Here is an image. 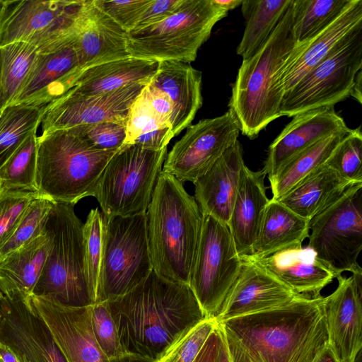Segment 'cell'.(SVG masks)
Masks as SVG:
<instances>
[{
  "label": "cell",
  "mask_w": 362,
  "mask_h": 362,
  "mask_svg": "<svg viewBox=\"0 0 362 362\" xmlns=\"http://www.w3.org/2000/svg\"><path fill=\"white\" fill-rule=\"evenodd\" d=\"M182 183L162 170L146 212V232L153 270L168 280L188 284L202 213Z\"/></svg>",
  "instance_id": "cell-3"
},
{
  "label": "cell",
  "mask_w": 362,
  "mask_h": 362,
  "mask_svg": "<svg viewBox=\"0 0 362 362\" xmlns=\"http://www.w3.org/2000/svg\"><path fill=\"white\" fill-rule=\"evenodd\" d=\"M362 69V21L349 30L326 57L285 93L281 116L293 117L310 110L334 106L350 95Z\"/></svg>",
  "instance_id": "cell-10"
},
{
  "label": "cell",
  "mask_w": 362,
  "mask_h": 362,
  "mask_svg": "<svg viewBox=\"0 0 362 362\" xmlns=\"http://www.w3.org/2000/svg\"><path fill=\"white\" fill-rule=\"evenodd\" d=\"M228 12L213 0H184L166 19L128 34L130 56L158 62L190 63L209 39L217 22Z\"/></svg>",
  "instance_id": "cell-7"
},
{
  "label": "cell",
  "mask_w": 362,
  "mask_h": 362,
  "mask_svg": "<svg viewBox=\"0 0 362 362\" xmlns=\"http://www.w3.org/2000/svg\"><path fill=\"white\" fill-rule=\"evenodd\" d=\"M225 341L231 362H250L247 357L239 349L226 339Z\"/></svg>",
  "instance_id": "cell-53"
},
{
  "label": "cell",
  "mask_w": 362,
  "mask_h": 362,
  "mask_svg": "<svg viewBox=\"0 0 362 362\" xmlns=\"http://www.w3.org/2000/svg\"><path fill=\"white\" fill-rule=\"evenodd\" d=\"M202 72L189 63L163 61L149 81L165 93L173 104L170 123L174 136L191 124L202 105Z\"/></svg>",
  "instance_id": "cell-28"
},
{
  "label": "cell",
  "mask_w": 362,
  "mask_h": 362,
  "mask_svg": "<svg viewBox=\"0 0 362 362\" xmlns=\"http://www.w3.org/2000/svg\"><path fill=\"white\" fill-rule=\"evenodd\" d=\"M184 0H152L134 30L156 24L173 15Z\"/></svg>",
  "instance_id": "cell-47"
},
{
  "label": "cell",
  "mask_w": 362,
  "mask_h": 362,
  "mask_svg": "<svg viewBox=\"0 0 362 362\" xmlns=\"http://www.w3.org/2000/svg\"><path fill=\"white\" fill-rule=\"evenodd\" d=\"M214 2L221 8L226 11L234 9L241 6L243 0H213Z\"/></svg>",
  "instance_id": "cell-55"
},
{
  "label": "cell",
  "mask_w": 362,
  "mask_h": 362,
  "mask_svg": "<svg viewBox=\"0 0 362 362\" xmlns=\"http://www.w3.org/2000/svg\"><path fill=\"white\" fill-rule=\"evenodd\" d=\"M245 165L243 147L238 140L194 182V197L203 214L228 224Z\"/></svg>",
  "instance_id": "cell-24"
},
{
  "label": "cell",
  "mask_w": 362,
  "mask_h": 362,
  "mask_svg": "<svg viewBox=\"0 0 362 362\" xmlns=\"http://www.w3.org/2000/svg\"><path fill=\"white\" fill-rule=\"evenodd\" d=\"M292 0H243L241 11L245 28L237 54L247 59L270 36Z\"/></svg>",
  "instance_id": "cell-33"
},
{
  "label": "cell",
  "mask_w": 362,
  "mask_h": 362,
  "mask_svg": "<svg viewBox=\"0 0 362 362\" xmlns=\"http://www.w3.org/2000/svg\"><path fill=\"white\" fill-rule=\"evenodd\" d=\"M349 129L334 106L298 114L269 146L262 170L270 177L298 153L330 135Z\"/></svg>",
  "instance_id": "cell-21"
},
{
  "label": "cell",
  "mask_w": 362,
  "mask_h": 362,
  "mask_svg": "<svg viewBox=\"0 0 362 362\" xmlns=\"http://www.w3.org/2000/svg\"><path fill=\"white\" fill-rule=\"evenodd\" d=\"M126 120L105 121L93 124L71 128L83 136L94 148L104 150H119L125 141Z\"/></svg>",
  "instance_id": "cell-45"
},
{
  "label": "cell",
  "mask_w": 362,
  "mask_h": 362,
  "mask_svg": "<svg viewBox=\"0 0 362 362\" xmlns=\"http://www.w3.org/2000/svg\"><path fill=\"white\" fill-rule=\"evenodd\" d=\"M309 242L317 257L335 274L361 272L362 183L350 186L332 204L309 222Z\"/></svg>",
  "instance_id": "cell-12"
},
{
  "label": "cell",
  "mask_w": 362,
  "mask_h": 362,
  "mask_svg": "<svg viewBox=\"0 0 362 362\" xmlns=\"http://www.w3.org/2000/svg\"><path fill=\"white\" fill-rule=\"evenodd\" d=\"M54 204L40 195L31 200L11 236L0 249V259L32 241L44 231Z\"/></svg>",
  "instance_id": "cell-39"
},
{
  "label": "cell",
  "mask_w": 362,
  "mask_h": 362,
  "mask_svg": "<svg viewBox=\"0 0 362 362\" xmlns=\"http://www.w3.org/2000/svg\"><path fill=\"white\" fill-rule=\"evenodd\" d=\"M37 131L33 132L0 168V185L8 189L37 192Z\"/></svg>",
  "instance_id": "cell-38"
},
{
  "label": "cell",
  "mask_w": 362,
  "mask_h": 362,
  "mask_svg": "<svg viewBox=\"0 0 362 362\" xmlns=\"http://www.w3.org/2000/svg\"><path fill=\"white\" fill-rule=\"evenodd\" d=\"M74 206L54 203L46 229L52 237L49 253L33 295L47 296L72 307L93 305L86 276L83 223Z\"/></svg>",
  "instance_id": "cell-6"
},
{
  "label": "cell",
  "mask_w": 362,
  "mask_h": 362,
  "mask_svg": "<svg viewBox=\"0 0 362 362\" xmlns=\"http://www.w3.org/2000/svg\"><path fill=\"white\" fill-rule=\"evenodd\" d=\"M346 133L330 135L286 161L272 176L268 177L272 192V199L279 201L325 165Z\"/></svg>",
  "instance_id": "cell-32"
},
{
  "label": "cell",
  "mask_w": 362,
  "mask_h": 362,
  "mask_svg": "<svg viewBox=\"0 0 362 362\" xmlns=\"http://www.w3.org/2000/svg\"><path fill=\"white\" fill-rule=\"evenodd\" d=\"M84 0H4L0 4V47L15 42L52 51L71 40Z\"/></svg>",
  "instance_id": "cell-11"
},
{
  "label": "cell",
  "mask_w": 362,
  "mask_h": 362,
  "mask_svg": "<svg viewBox=\"0 0 362 362\" xmlns=\"http://www.w3.org/2000/svg\"><path fill=\"white\" fill-rule=\"evenodd\" d=\"M146 84L131 83L91 97L62 96L46 105L40 123L42 134L105 121L126 120L131 105Z\"/></svg>",
  "instance_id": "cell-16"
},
{
  "label": "cell",
  "mask_w": 362,
  "mask_h": 362,
  "mask_svg": "<svg viewBox=\"0 0 362 362\" xmlns=\"http://www.w3.org/2000/svg\"><path fill=\"white\" fill-rule=\"evenodd\" d=\"M127 33L94 0H84L74 36L79 68L129 57Z\"/></svg>",
  "instance_id": "cell-20"
},
{
  "label": "cell",
  "mask_w": 362,
  "mask_h": 362,
  "mask_svg": "<svg viewBox=\"0 0 362 362\" xmlns=\"http://www.w3.org/2000/svg\"><path fill=\"white\" fill-rule=\"evenodd\" d=\"M362 133L361 126L349 129L326 162L344 179L362 183Z\"/></svg>",
  "instance_id": "cell-41"
},
{
  "label": "cell",
  "mask_w": 362,
  "mask_h": 362,
  "mask_svg": "<svg viewBox=\"0 0 362 362\" xmlns=\"http://www.w3.org/2000/svg\"><path fill=\"white\" fill-rule=\"evenodd\" d=\"M1 0H0V4H1Z\"/></svg>",
  "instance_id": "cell-59"
},
{
  "label": "cell",
  "mask_w": 362,
  "mask_h": 362,
  "mask_svg": "<svg viewBox=\"0 0 362 362\" xmlns=\"http://www.w3.org/2000/svg\"><path fill=\"white\" fill-rule=\"evenodd\" d=\"M142 92L158 116L171 124L173 104L166 93L149 83L144 86Z\"/></svg>",
  "instance_id": "cell-48"
},
{
  "label": "cell",
  "mask_w": 362,
  "mask_h": 362,
  "mask_svg": "<svg viewBox=\"0 0 362 362\" xmlns=\"http://www.w3.org/2000/svg\"><path fill=\"white\" fill-rule=\"evenodd\" d=\"M37 145V192L72 205L94 197L107 164L119 151L95 148L71 129L42 134Z\"/></svg>",
  "instance_id": "cell-5"
},
{
  "label": "cell",
  "mask_w": 362,
  "mask_h": 362,
  "mask_svg": "<svg viewBox=\"0 0 362 362\" xmlns=\"http://www.w3.org/2000/svg\"><path fill=\"white\" fill-rule=\"evenodd\" d=\"M110 362H155L153 360L143 358L141 356L131 355V354H124L119 357L115 358L110 360Z\"/></svg>",
  "instance_id": "cell-54"
},
{
  "label": "cell",
  "mask_w": 362,
  "mask_h": 362,
  "mask_svg": "<svg viewBox=\"0 0 362 362\" xmlns=\"http://www.w3.org/2000/svg\"><path fill=\"white\" fill-rule=\"evenodd\" d=\"M1 296H2V293H1V291H0V302H1ZM0 317H1V311H0Z\"/></svg>",
  "instance_id": "cell-57"
},
{
  "label": "cell",
  "mask_w": 362,
  "mask_h": 362,
  "mask_svg": "<svg viewBox=\"0 0 362 362\" xmlns=\"http://www.w3.org/2000/svg\"><path fill=\"white\" fill-rule=\"evenodd\" d=\"M37 192L8 189L0 185V249L13 233Z\"/></svg>",
  "instance_id": "cell-44"
},
{
  "label": "cell",
  "mask_w": 362,
  "mask_h": 362,
  "mask_svg": "<svg viewBox=\"0 0 362 362\" xmlns=\"http://www.w3.org/2000/svg\"><path fill=\"white\" fill-rule=\"evenodd\" d=\"M362 21V0H353L349 7L309 42L298 45L279 69L278 90L284 95L329 53L335 45Z\"/></svg>",
  "instance_id": "cell-25"
},
{
  "label": "cell",
  "mask_w": 362,
  "mask_h": 362,
  "mask_svg": "<svg viewBox=\"0 0 362 362\" xmlns=\"http://www.w3.org/2000/svg\"><path fill=\"white\" fill-rule=\"evenodd\" d=\"M158 65L156 61L129 56L86 68H76L69 75L66 93L62 96L91 97L131 83H148Z\"/></svg>",
  "instance_id": "cell-23"
},
{
  "label": "cell",
  "mask_w": 362,
  "mask_h": 362,
  "mask_svg": "<svg viewBox=\"0 0 362 362\" xmlns=\"http://www.w3.org/2000/svg\"><path fill=\"white\" fill-rule=\"evenodd\" d=\"M0 311V342L23 362H67L29 297L2 294Z\"/></svg>",
  "instance_id": "cell-15"
},
{
  "label": "cell",
  "mask_w": 362,
  "mask_h": 362,
  "mask_svg": "<svg viewBox=\"0 0 362 362\" xmlns=\"http://www.w3.org/2000/svg\"><path fill=\"white\" fill-rule=\"evenodd\" d=\"M220 341L218 327L211 333L194 362H215Z\"/></svg>",
  "instance_id": "cell-49"
},
{
  "label": "cell",
  "mask_w": 362,
  "mask_h": 362,
  "mask_svg": "<svg viewBox=\"0 0 362 362\" xmlns=\"http://www.w3.org/2000/svg\"><path fill=\"white\" fill-rule=\"evenodd\" d=\"M352 185L325 164L279 201L310 221L336 202Z\"/></svg>",
  "instance_id": "cell-30"
},
{
  "label": "cell",
  "mask_w": 362,
  "mask_h": 362,
  "mask_svg": "<svg viewBox=\"0 0 362 362\" xmlns=\"http://www.w3.org/2000/svg\"><path fill=\"white\" fill-rule=\"evenodd\" d=\"M90 320L95 340L105 355L110 360L125 354L107 301L90 305Z\"/></svg>",
  "instance_id": "cell-43"
},
{
  "label": "cell",
  "mask_w": 362,
  "mask_h": 362,
  "mask_svg": "<svg viewBox=\"0 0 362 362\" xmlns=\"http://www.w3.org/2000/svg\"><path fill=\"white\" fill-rule=\"evenodd\" d=\"M362 69L359 70L356 74L353 85L351 88L350 95L361 104L362 102Z\"/></svg>",
  "instance_id": "cell-51"
},
{
  "label": "cell",
  "mask_w": 362,
  "mask_h": 362,
  "mask_svg": "<svg viewBox=\"0 0 362 362\" xmlns=\"http://www.w3.org/2000/svg\"><path fill=\"white\" fill-rule=\"evenodd\" d=\"M215 317L218 322L284 305L296 296L291 288L249 256Z\"/></svg>",
  "instance_id": "cell-19"
},
{
  "label": "cell",
  "mask_w": 362,
  "mask_h": 362,
  "mask_svg": "<svg viewBox=\"0 0 362 362\" xmlns=\"http://www.w3.org/2000/svg\"><path fill=\"white\" fill-rule=\"evenodd\" d=\"M266 174L253 171L245 165L239 180L229 221L227 224L240 256H250L257 239L269 199L264 185Z\"/></svg>",
  "instance_id": "cell-26"
},
{
  "label": "cell",
  "mask_w": 362,
  "mask_h": 362,
  "mask_svg": "<svg viewBox=\"0 0 362 362\" xmlns=\"http://www.w3.org/2000/svg\"><path fill=\"white\" fill-rule=\"evenodd\" d=\"M39 53L32 45L15 42L0 47V110L19 92Z\"/></svg>",
  "instance_id": "cell-36"
},
{
  "label": "cell",
  "mask_w": 362,
  "mask_h": 362,
  "mask_svg": "<svg viewBox=\"0 0 362 362\" xmlns=\"http://www.w3.org/2000/svg\"><path fill=\"white\" fill-rule=\"evenodd\" d=\"M125 129L126 138L122 146L136 144L159 151L166 148L175 136L171 124L158 116L142 90L130 106Z\"/></svg>",
  "instance_id": "cell-34"
},
{
  "label": "cell",
  "mask_w": 362,
  "mask_h": 362,
  "mask_svg": "<svg viewBox=\"0 0 362 362\" xmlns=\"http://www.w3.org/2000/svg\"><path fill=\"white\" fill-rule=\"evenodd\" d=\"M337 279V288L324 298L327 345L338 362H356L362 347V272Z\"/></svg>",
  "instance_id": "cell-18"
},
{
  "label": "cell",
  "mask_w": 362,
  "mask_h": 362,
  "mask_svg": "<svg viewBox=\"0 0 362 362\" xmlns=\"http://www.w3.org/2000/svg\"><path fill=\"white\" fill-rule=\"evenodd\" d=\"M0 362H4L2 358H1V356H0Z\"/></svg>",
  "instance_id": "cell-58"
},
{
  "label": "cell",
  "mask_w": 362,
  "mask_h": 362,
  "mask_svg": "<svg viewBox=\"0 0 362 362\" xmlns=\"http://www.w3.org/2000/svg\"><path fill=\"white\" fill-rule=\"evenodd\" d=\"M240 132L229 110L221 116L189 125L167 154L162 170L182 182L194 183L238 140Z\"/></svg>",
  "instance_id": "cell-14"
},
{
  "label": "cell",
  "mask_w": 362,
  "mask_h": 362,
  "mask_svg": "<svg viewBox=\"0 0 362 362\" xmlns=\"http://www.w3.org/2000/svg\"><path fill=\"white\" fill-rule=\"evenodd\" d=\"M353 0H293V35L297 45L309 42L329 26Z\"/></svg>",
  "instance_id": "cell-35"
},
{
  "label": "cell",
  "mask_w": 362,
  "mask_h": 362,
  "mask_svg": "<svg viewBox=\"0 0 362 362\" xmlns=\"http://www.w3.org/2000/svg\"><path fill=\"white\" fill-rule=\"evenodd\" d=\"M29 299L67 362H110L95 340L90 305L68 306L52 298L35 295Z\"/></svg>",
  "instance_id": "cell-17"
},
{
  "label": "cell",
  "mask_w": 362,
  "mask_h": 362,
  "mask_svg": "<svg viewBox=\"0 0 362 362\" xmlns=\"http://www.w3.org/2000/svg\"><path fill=\"white\" fill-rule=\"evenodd\" d=\"M104 217V216H103ZM102 260L95 303L127 293L153 270L146 213L105 218Z\"/></svg>",
  "instance_id": "cell-9"
},
{
  "label": "cell",
  "mask_w": 362,
  "mask_h": 362,
  "mask_svg": "<svg viewBox=\"0 0 362 362\" xmlns=\"http://www.w3.org/2000/svg\"><path fill=\"white\" fill-rule=\"evenodd\" d=\"M96 6L112 18L127 33L137 25L152 0H94Z\"/></svg>",
  "instance_id": "cell-46"
},
{
  "label": "cell",
  "mask_w": 362,
  "mask_h": 362,
  "mask_svg": "<svg viewBox=\"0 0 362 362\" xmlns=\"http://www.w3.org/2000/svg\"><path fill=\"white\" fill-rule=\"evenodd\" d=\"M217 325L215 317L199 322L180 335L155 362H194Z\"/></svg>",
  "instance_id": "cell-42"
},
{
  "label": "cell",
  "mask_w": 362,
  "mask_h": 362,
  "mask_svg": "<svg viewBox=\"0 0 362 362\" xmlns=\"http://www.w3.org/2000/svg\"><path fill=\"white\" fill-rule=\"evenodd\" d=\"M79 65L74 37L52 51L39 52L10 105L45 107L65 93L68 76Z\"/></svg>",
  "instance_id": "cell-22"
},
{
  "label": "cell",
  "mask_w": 362,
  "mask_h": 362,
  "mask_svg": "<svg viewBox=\"0 0 362 362\" xmlns=\"http://www.w3.org/2000/svg\"><path fill=\"white\" fill-rule=\"evenodd\" d=\"M250 257L298 295L320 296L321 290L336 278L308 246L288 247L259 259Z\"/></svg>",
  "instance_id": "cell-27"
},
{
  "label": "cell",
  "mask_w": 362,
  "mask_h": 362,
  "mask_svg": "<svg viewBox=\"0 0 362 362\" xmlns=\"http://www.w3.org/2000/svg\"><path fill=\"white\" fill-rule=\"evenodd\" d=\"M166 156L167 147L122 146L109 160L95 192L103 216L146 213Z\"/></svg>",
  "instance_id": "cell-8"
},
{
  "label": "cell",
  "mask_w": 362,
  "mask_h": 362,
  "mask_svg": "<svg viewBox=\"0 0 362 362\" xmlns=\"http://www.w3.org/2000/svg\"><path fill=\"white\" fill-rule=\"evenodd\" d=\"M51 242V235L45 227L39 236L0 259V291L4 296L28 298L33 295Z\"/></svg>",
  "instance_id": "cell-29"
},
{
  "label": "cell",
  "mask_w": 362,
  "mask_h": 362,
  "mask_svg": "<svg viewBox=\"0 0 362 362\" xmlns=\"http://www.w3.org/2000/svg\"><path fill=\"white\" fill-rule=\"evenodd\" d=\"M324 298L299 295L279 308L217 322L250 362H317L327 346Z\"/></svg>",
  "instance_id": "cell-2"
},
{
  "label": "cell",
  "mask_w": 362,
  "mask_h": 362,
  "mask_svg": "<svg viewBox=\"0 0 362 362\" xmlns=\"http://www.w3.org/2000/svg\"><path fill=\"white\" fill-rule=\"evenodd\" d=\"M46 107V106H45ZM45 107L15 104L0 113V168L40 125Z\"/></svg>",
  "instance_id": "cell-37"
},
{
  "label": "cell",
  "mask_w": 362,
  "mask_h": 362,
  "mask_svg": "<svg viewBox=\"0 0 362 362\" xmlns=\"http://www.w3.org/2000/svg\"><path fill=\"white\" fill-rule=\"evenodd\" d=\"M242 259L228 226L202 214L189 286L206 317H215L235 282Z\"/></svg>",
  "instance_id": "cell-13"
},
{
  "label": "cell",
  "mask_w": 362,
  "mask_h": 362,
  "mask_svg": "<svg viewBox=\"0 0 362 362\" xmlns=\"http://www.w3.org/2000/svg\"><path fill=\"white\" fill-rule=\"evenodd\" d=\"M218 330L220 333V341L215 362H231L224 337L219 327Z\"/></svg>",
  "instance_id": "cell-52"
},
{
  "label": "cell",
  "mask_w": 362,
  "mask_h": 362,
  "mask_svg": "<svg viewBox=\"0 0 362 362\" xmlns=\"http://www.w3.org/2000/svg\"><path fill=\"white\" fill-rule=\"evenodd\" d=\"M0 356L4 362H23L11 347L0 342Z\"/></svg>",
  "instance_id": "cell-50"
},
{
  "label": "cell",
  "mask_w": 362,
  "mask_h": 362,
  "mask_svg": "<svg viewBox=\"0 0 362 362\" xmlns=\"http://www.w3.org/2000/svg\"><path fill=\"white\" fill-rule=\"evenodd\" d=\"M104 217L98 208L90 211L83 223L86 276L93 304L95 303L102 260Z\"/></svg>",
  "instance_id": "cell-40"
},
{
  "label": "cell",
  "mask_w": 362,
  "mask_h": 362,
  "mask_svg": "<svg viewBox=\"0 0 362 362\" xmlns=\"http://www.w3.org/2000/svg\"><path fill=\"white\" fill-rule=\"evenodd\" d=\"M293 0L270 36L247 59H243L232 86L229 110L240 131L250 139L281 117L284 95L276 85V75L298 45L293 35Z\"/></svg>",
  "instance_id": "cell-4"
},
{
  "label": "cell",
  "mask_w": 362,
  "mask_h": 362,
  "mask_svg": "<svg viewBox=\"0 0 362 362\" xmlns=\"http://www.w3.org/2000/svg\"><path fill=\"white\" fill-rule=\"evenodd\" d=\"M317 362H338V361L327 345V346L319 356Z\"/></svg>",
  "instance_id": "cell-56"
},
{
  "label": "cell",
  "mask_w": 362,
  "mask_h": 362,
  "mask_svg": "<svg viewBox=\"0 0 362 362\" xmlns=\"http://www.w3.org/2000/svg\"><path fill=\"white\" fill-rule=\"evenodd\" d=\"M0 113H1V110H0Z\"/></svg>",
  "instance_id": "cell-60"
},
{
  "label": "cell",
  "mask_w": 362,
  "mask_h": 362,
  "mask_svg": "<svg viewBox=\"0 0 362 362\" xmlns=\"http://www.w3.org/2000/svg\"><path fill=\"white\" fill-rule=\"evenodd\" d=\"M309 221L279 201L269 199L250 257H268L281 250L302 245L309 235Z\"/></svg>",
  "instance_id": "cell-31"
},
{
  "label": "cell",
  "mask_w": 362,
  "mask_h": 362,
  "mask_svg": "<svg viewBox=\"0 0 362 362\" xmlns=\"http://www.w3.org/2000/svg\"><path fill=\"white\" fill-rule=\"evenodd\" d=\"M107 303L124 352L154 361L185 331L207 318L188 284L153 270Z\"/></svg>",
  "instance_id": "cell-1"
}]
</instances>
